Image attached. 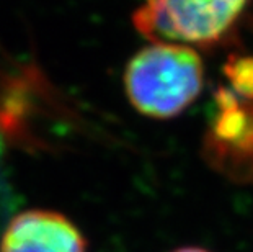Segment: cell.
<instances>
[{"mask_svg": "<svg viewBox=\"0 0 253 252\" xmlns=\"http://www.w3.org/2000/svg\"><path fill=\"white\" fill-rule=\"evenodd\" d=\"M204 67L188 46L154 43L134 54L125 72L129 101L139 113L169 120L183 113L203 90Z\"/></svg>", "mask_w": 253, "mask_h": 252, "instance_id": "obj_1", "label": "cell"}, {"mask_svg": "<svg viewBox=\"0 0 253 252\" xmlns=\"http://www.w3.org/2000/svg\"><path fill=\"white\" fill-rule=\"evenodd\" d=\"M247 0H145L134 13L136 28L149 40L214 45L240 18Z\"/></svg>", "mask_w": 253, "mask_h": 252, "instance_id": "obj_2", "label": "cell"}, {"mask_svg": "<svg viewBox=\"0 0 253 252\" xmlns=\"http://www.w3.org/2000/svg\"><path fill=\"white\" fill-rule=\"evenodd\" d=\"M217 111L208 133L206 157L237 182H253V103L220 89Z\"/></svg>", "mask_w": 253, "mask_h": 252, "instance_id": "obj_3", "label": "cell"}, {"mask_svg": "<svg viewBox=\"0 0 253 252\" xmlns=\"http://www.w3.org/2000/svg\"><path fill=\"white\" fill-rule=\"evenodd\" d=\"M0 252H87V243L64 214L28 210L8 221L0 239Z\"/></svg>", "mask_w": 253, "mask_h": 252, "instance_id": "obj_4", "label": "cell"}, {"mask_svg": "<svg viewBox=\"0 0 253 252\" xmlns=\"http://www.w3.org/2000/svg\"><path fill=\"white\" fill-rule=\"evenodd\" d=\"M225 76L230 92L240 99L253 100V56L230 57L225 64Z\"/></svg>", "mask_w": 253, "mask_h": 252, "instance_id": "obj_5", "label": "cell"}, {"mask_svg": "<svg viewBox=\"0 0 253 252\" xmlns=\"http://www.w3.org/2000/svg\"><path fill=\"white\" fill-rule=\"evenodd\" d=\"M173 252H209V251L201 249V248H181V249H176Z\"/></svg>", "mask_w": 253, "mask_h": 252, "instance_id": "obj_6", "label": "cell"}]
</instances>
